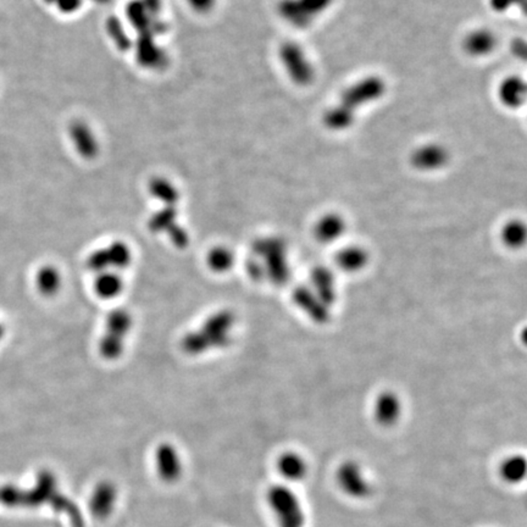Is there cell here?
I'll use <instances>...</instances> for the list:
<instances>
[{
    "label": "cell",
    "instance_id": "cell-21",
    "mask_svg": "<svg viewBox=\"0 0 527 527\" xmlns=\"http://www.w3.org/2000/svg\"><path fill=\"white\" fill-rule=\"evenodd\" d=\"M234 254L229 252L227 248H215L209 254L208 262L212 270L216 272L227 271L234 264Z\"/></svg>",
    "mask_w": 527,
    "mask_h": 527
},
{
    "label": "cell",
    "instance_id": "cell-12",
    "mask_svg": "<svg viewBox=\"0 0 527 527\" xmlns=\"http://www.w3.org/2000/svg\"><path fill=\"white\" fill-rule=\"evenodd\" d=\"M370 262V254L359 244L341 248L336 255V265L345 274H359Z\"/></svg>",
    "mask_w": 527,
    "mask_h": 527
},
{
    "label": "cell",
    "instance_id": "cell-11",
    "mask_svg": "<svg viewBox=\"0 0 527 527\" xmlns=\"http://www.w3.org/2000/svg\"><path fill=\"white\" fill-rule=\"evenodd\" d=\"M118 502V490L110 481H101L93 490L89 509L94 518L99 520L110 516Z\"/></svg>",
    "mask_w": 527,
    "mask_h": 527
},
{
    "label": "cell",
    "instance_id": "cell-5",
    "mask_svg": "<svg viewBox=\"0 0 527 527\" xmlns=\"http://www.w3.org/2000/svg\"><path fill=\"white\" fill-rule=\"evenodd\" d=\"M336 480L343 493L354 500H365L372 495V483L357 462H344L336 472Z\"/></svg>",
    "mask_w": 527,
    "mask_h": 527
},
{
    "label": "cell",
    "instance_id": "cell-17",
    "mask_svg": "<svg viewBox=\"0 0 527 527\" xmlns=\"http://www.w3.org/2000/svg\"><path fill=\"white\" fill-rule=\"evenodd\" d=\"M495 36L486 30L476 31L471 33L466 41H465V49L469 54L474 56H483L490 54V51L495 49Z\"/></svg>",
    "mask_w": 527,
    "mask_h": 527
},
{
    "label": "cell",
    "instance_id": "cell-4",
    "mask_svg": "<svg viewBox=\"0 0 527 527\" xmlns=\"http://www.w3.org/2000/svg\"><path fill=\"white\" fill-rule=\"evenodd\" d=\"M266 500L275 514L279 527H305L307 515L302 502L291 488L274 485L267 490Z\"/></svg>",
    "mask_w": 527,
    "mask_h": 527
},
{
    "label": "cell",
    "instance_id": "cell-19",
    "mask_svg": "<svg viewBox=\"0 0 527 527\" xmlns=\"http://www.w3.org/2000/svg\"><path fill=\"white\" fill-rule=\"evenodd\" d=\"M96 292L101 298L111 299L119 296L120 292L122 291V280L119 274L115 272H101L96 277Z\"/></svg>",
    "mask_w": 527,
    "mask_h": 527
},
{
    "label": "cell",
    "instance_id": "cell-6",
    "mask_svg": "<svg viewBox=\"0 0 527 527\" xmlns=\"http://www.w3.org/2000/svg\"><path fill=\"white\" fill-rule=\"evenodd\" d=\"M334 0H286L282 13L287 21L297 27H307L317 16L330 8Z\"/></svg>",
    "mask_w": 527,
    "mask_h": 527
},
{
    "label": "cell",
    "instance_id": "cell-2",
    "mask_svg": "<svg viewBox=\"0 0 527 527\" xmlns=\"http://www.w3.org/2000/svg\"><path fill=\"white\" fill-rule=\"evenodd\" d=\"M336 296L337 291L334 272L325 267H319L312 272L309 282L297 289L294 302L312 320L325 322L330 317Z\"/></svg>",
    "mask_w": 527,
    "mask_h": 527
},
{
    "label": "cell",
    "instance_id": "cell-14",
    "mask_svg": "<svg viewBox=\"0 0 527 527\" xmlns=\"http://www.w3.org/2000/svg\"><path fill=\"white\" fill-rule=\"evenodd\" d=\"M448 161V153L437 144H427L414 151L412 163L422 171H435L445 166Z\"/></svg>",
    "mask_w": 527,
    "mask_h": 527
},
{
    "label": "cell",
    "instance_id": "cell-13",
    "mask_svg": "<svg viewBox=\"0 0 527 527\" xmlns=\"http://www.w3.org/2000/svg\"><path fill=\"white\" fill-rule=\"evenodd\" d=\"M131 260V253L125 244H111L109 247L96 252L91 258V265L96 270L109 267H126Z\"/></svg>",
    "mask_w": 527,
    "mask_h": 527
},
{
    "label": "cell",
    "instance_id": "cell-3",
    "mask_svg": "<svg viewBox=\"0 0 527 527\" xmlns=\"http://www.w3.org/2000/svg\"><path fill=\"white\" fill-rule=\"evenodd\" d=\"M257 257L252 262V274L257 280L282 284L289 275L288 252L279 239H262L253 248Z\"/></svg>",
    "mask_w": 527,
    "mask_h": 527
},
{
    "label": "cell",
    "instance_id": "cell-18",
    "mask_svg": "<svg viewBox=\"0 0 527 527\" xmlns=\"http://www.w3.org/2000/svg\"><path fill=\"white\" fill-rule=\"evenodd\" d=\"M525 83L520 78H509L500 87V99L509 108H516L525 101Z\"/></svg>",
    "mask_w": 527,
    "mask_h": 527
},
{
    "label": "cell",
    "instance_id": "cell-16",
    "mask_svg": "<svg viewBox=\"0 0 527 527\" xmlns=\"http://www.w3.org/2000/svg\"><path fill=\"white\" fill-rule=\"evenodd\" d=\"M526 459L520 454H514L500 465V476L510 485H516L523 481L526 476Z\"/></svg>",
    "mask_w": 527,
    "mask_h": 527
},
{
    "label": "cell",
    "instance_id": "cell-1",
    "mask_svg": "<svg viewBox=\"0 0 527 527\" xmlns=\"http://www.w3.org/2000/svg\"><path fill=\"white\" fill-rule=\"evenodd\" d=\"M386 91L385 81L377 76H369L347 88L339 101L327 111L324 118L326 126L334 131H343L352 126L360 106L380 99Z\"/></svg>",
    "mask_w": 527,
    "mask_h": 527
},
{
    "label": "cell",
    "instance_id": "cell-9",
    "mask_svg": "<svg viewBox=\"0 0 527 527\" xmlns=\"http://www.w3.org/2000/svg\"><path fill=\"white\" fill-rule=\"evenodd\" d=\"M156 470L163 481L174 483L182 475V460L174 445H161L155 454Z\"/></svg>",
    "mask_w": 527,
    "mask_h": 527
},
{
    "label": "cell",
    "instance_id": "cell-15",
    "mask_svg": "<svg viewBox=\"0 0 527 527\" xmlns=\"http://www.w3.org/2000/svg\"><path fill=\"white\" fill-rule=\"evenodd\" d=\"M277 470L288 481H302L307 474V460L297 452H284L277 460Z\"/></svg>",
    "mask_w": 527,
    "mask_h": 527
},
{
    "label": "cell",
    "instance_id": "cell-7",
    "mask_svg": "<svg viewBox=\"0 0 527 527\" xmlns=\"http://www.w3.org/2000/svg\"><path fill=\"white\" fill-rule=\"evenodd\" d=\"M282 60L294 82L307 86L312 82L315 71L307 53L298 44L289 43L282 51Z\"/></svg>",
    "mask_w": 527,
    "mask_h": 527
},
{
    "label": "cell",
    "instance_id": "cell-10",
    "mask_svg": "<svg viewBox=\"0 0 527 527\" xmlns=\"http://www.w3.org/2000/svg\"><path fill=\"white\" fill-rule=\"evenodd\" d=\"M347 231V222L337 212H329L319 217L315 222L312 234L320 243L329 246L338 242Z\"/></svg>",
    "mask_w": 527,
    "mask_h": 527
},
{
    "label": "cell",
    "instance_id": "cell-8",
    "mask_svg": "<svg viewBox=\"0 0 527 527\" xmlns=\"http://www.w3.org/2000/svg\"><path fill=\"white\" fill-rule=\"evenodd\" d=\"M403 399L395 391H383L375 398L372 414L375 421L382 427L395 426L403 415Z\"/></svg>",
    "mask_w": 527,
    "mask_h": 527
},
{
    "label": "cell",
    "instance_id": "cell-20",
    "mask_svg": "<svg viewBox=\"0 0 527 527\" xmlns=\"http://www.w3.org/2000/svg\"><path fill=\"white\" fill-rule=\"evenodd\" d=\"M500 237L505 247L510 248V249H519V248L523 247L526 241V227L521 221H509L502 229Z\"/></svg>",
    "mask_w": 527,
    "mask_h": 527
}]
</instances>
